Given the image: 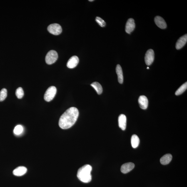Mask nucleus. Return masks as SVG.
Wrapping results in <instances>:
<instances>
[{"instance_id": "obj_1", "label": "nucleus", "mask_w": 187, "mask_h": 187, "mask_svg": "<svg viewBox=\"0 0 187 187\" xmlns=\"http://www.w3.org/2000/svg\"><path fill=\"white\" fill-rule=\"evenodd\" d=\"M79 111L77 108L71 107L68 108L60 118L59 125L63 129L71 128L75 123L79 116Z\"/></svg>"}, {"instance_id": "obj_2", "label": "nucleus", "mask_w": 187, "mask_h": 187, "mask_svg": "<svg viewBox=\"0 0 187 187\" xmlns=\"http://www.w3.org/2000/svg\"><path fill=\"white\" fill-rule=\"evenodd\" d=\"M92 169L91 166L89 165H85L79 168L77 174L78 179L83 183L89 182L91 180Z\"/></svg>"}, {"instance_id": "obj_3", "label": "nucleus", "mask_w": 187, "mask_h": 187, "mask_svg": "<svg viewBox=\"0 0 187 187\" xmlns=\"http://www.w3.org/2000/svg\"><path fill=\"white\" fill-rule=\"evenodd\" d=\"M57 88L54 86H51L47 89L44 95V99L47 102L52 101L56 94Z\"/></svg>"}, {"instance_id": "obj_4", "label": "nucleus", "mask_w": 187, "mask_h": 187, "mask_svg": "<svg viewBox=\"0 0 187 187\" xmlns=\"http://www.w3.org/2000/svg\"><path fill=\"white\" fill-rule=\"evenodd\" d=\"M58 58V54L56 51L52 50L47 53L46 57V62L48 65H51L56 62Z\"/></svg>"}, {"instance_id": "obj_5", "label": "nucleus", "mask_w": 187, "mask_h": 187, "mask_svg": "<svg viewBox=\"0 0 187 187\" xmlns=\"http://www.w3.org/2000/svg\"><path fill=\"white\" fill-rule=\"evenodd\" d=\"M48 30L51 34L57 36L61 34L62 31V29L59 24L54 23L48 26Z\"/></svg>"}, {"instance_id": "obj_6", "label": "nucleus", "mask_w": 187, "mask_h": 187, "mask_svg": "<svg viewBox=\"0 0 187 187\" xmlns=\"http://www.w3.org/2000/svg\"><path fill=\"white\" fill-rule=\"evenodd\" d=\"M155 53L153 49L148 50L145 54V63L147 66H150L154 61Z\"/></svg>"}, {"instance_id": "obj_7", "label": "nucleus", "mask_w": 187, "mask_h": 187, "mask_svg": "<svg viewBox=\"0 0 187 187\" xmlns=\"http://www.w3.org/2000/svg\"><path fill=\"white\" fill-rule=\"evenodd\" d=\"M135 28V24L134 19L130 18L128 20L126 23L125 31L128 34H131L134 31Z\"/></svg>"}, {"instance_id": "obj_8", "label": "nucleus", "mask_w": 187, "mask_h": 187, "mask_svg": "<svg viewBox=\"0 0 187 187\" xmlns=\"http://www.w3.org/2000/svg\"><path fill=\"white\" fill-rule=\"evenodd\" d=\"M79 62V59L78 57L73 56L68 60L67 66L68 68L72 69L76 67Z\"/></svg>"}, {"instance_id": "obj_9", "label": "nucleus", "mask_w": 187, "mask_h": 187, "mask_svg": "<svg viewBox=\"0 0 187 187\" xmlns=\"http://www.w3.org/2000/svg\"><path fill=\"white\" fill-rule=\"evenodd\" d=\"M155 24L161 29H164L167 28V24L164 20L160 16L155 17L154 19Z\"/></svg>"}, {"instance_id": "obj_10", "label": "nucleus", "mask_w": 187, "mask_h": 187, "mask_svg": "<svg viewBox=\"0 0 187 187\" xmlns=\"http://www.w3.org/2000/svg\"><path fill=\"white\" fill-rule=\"evenodd\" d=\"M135 166V164L132 163H125L121 166V172L123 173H127L132 171L134 168Z\"/></svg>"}, {"instance_id": "obj_11", "label": "nucleus", "mask_w": 187, "mask_h": 187, "mask_svg": "<svg viewBox=\"0 0 187 187\" xmlns=\"http://www.w3.org/2000/svg\"><path fill=\"white\" fill-rule=\"evenodd\" d=\"M187 41V34L184 35L178 40L176 44V48L177 50L181 49L184 46Z\"/></svg>"}, {"instance_id": "obj_12", "label": "nucleus", "mask_w": 187, "mask_h": 187, "mask_svg": "<svg viewBox=\"0 0 187 187\" xmlns=\"http://www.w3.org/2000/svg\"><path fill=\"white\" fill-rule=\"evenodd\" d=\"M138 103L140 108L142 109L145 110L148 107V101L147 98L146 96H141L138 99Z\"/></svg>"}, {"instance_id": "obj_13", "label": "nucleus", "mask_w": 187, "mask_h": 187, "mask_svg": "<svg viewBox=\"0 0 187 187\" xmlns=\"http://www.w3.org/2000/svg\"><path fill=\"white\" fill-rule=\"evenodd\" d=\"M118 126L123 130L126 129V118L124 114L120 115L118 118Z\"/></svg>"}, {"instance_id": "obj_14", "label": "nucleus", "mask_w": 187, "mask_h": 187, "mask_svg": "<svg viewBox=\"0 0 187 187\" xmlns=\"http://www.w3.org/2000/svg\"><path fill=\"white\" fill-rule=\"evenodd\" d=\"M27 169L24 166H19L16 168L13 171V174L15 176H22L27 172Z\"/></svg>"}, {"instance_id": "obj_15", "label": "nucleus", "mask_w": 187, "mask_h": 187, "mask_svg": "<svg viewBox=\"0 0 187 187\" xmlns=\"http://www.w3.org/2000/svg\"><path fill=\"white\" fill-rule=\"evenodd\" d=\"M116 71L118 77V82L122 84L123 82V77L122 69L120 65H117Z\"/></svg>"}, {"instance_id": "obj_16", "label": "nucleus", "mask_w": 187, "mask_h": 187, "mask_svg": "<svg viewBox=\"0 0 187 187\" xmlns=\"http://www.w3.org/2000/svg\"><path fill=\"white\" fill-rule=\"evenodd\" d=\"M172 159V156L171 154H167L162 157L160 159V162L162 164L166 165L170 163Z\"/></svg>"}, {"instance_id": "obj_17", "label": "nucleus", "mask_w": 187, "mask_h": 187, "mask_svg": "<svg viewBox=\"0 0 187 187\" xmlns=\"http://www.w3.org/2000/svg\"><path fill=\"white\" fill-rule=\"evenodd\" d=\"M139 143L140 140L138 136L136 135H133L131 138V143L133 147L134 148L137 147L139 144Z\"/></svg>"}, {"instance_id": "obj_18", "label": "nucleus", "mask_w": 187, "mask_h": 187, "mask_svg": "<svg viewBox=\"0 0 187 187\" xmlns=\"http://www.w3.org/2000/svg\"><path fill=\"white\" fill-rule=\"evenodd\" d=\"M91 86L96 90L98 94H101L103 92V88L101 85L98 82H94L92 83Z\"/></svg>"}, {"instance_id": "obj_19", "label": "nucleus", "mask_w": 187, "mask_h": 187, "mask_svg": "<svg viewBox=\"0 0 187 187\" xmlns=\"http://www.w3.org/2000/svg\"><path fill=\"white\" fill-rule=\"evenodd\" d=\"M187 88V83L186 82L180 87L175 92V95L177 96H179L184 92Z\"/></svg>"}, {"instance_id": "obj_20", "label": "nucleus", "mask_w": 187, "mask_h": 187, "mask_svg": "<svg viewBox=\"0 0 187 187\" xmlns=\"http://www.w3.org/2000/svg\"><path fill=\"white\" fill-rule=\"evenodd\" d=\"M23 131V127L21 125H18L14 128V133L16 135H19L22 133Z\"/></svg>"}, {"instance_id": "obj_21", "label": "nucleus", "mask_w": 187, "mask_h": 187, "mask_svg": "<svg viewBox=\"0 0 187 187\" xmlns=\"http://www.w3.org/2000/svg\"><path fill=\"white\" fill-rule=\"evenodd\" d=\"M7 96V90L3 88L0 91V101L2 102L6 99Z\"/></svg>"}, {"instance_id": "obj_22", "label": "nucleus", "mask_w": 187, "mask_h": 187, "mask_svg": "<svg viewBox=\"0 0 187 187\" xmlns=\"http://www.w3.org/2000/svg\"><path fill=\"white\" fill-rule=\"evenodd\" d=\"M15 94L17 97L19 99L22 98L24 95L22 88L21 87L17 88L16 90Z\"/></svg>"}, {"instance_id": "obj_23", "label": "nucleus", "mask_w": 187, "mask_h": 187, "mask_svg": "<svg viewBox=\"0 0 187 187\" xmlns=\"http://www.w3.org/2000/svg\"><path fill=\"white\" fill-rule=\"evenodd\" d=\"M96 21L102 27H104L106 26V22L102 18L99 17H96Z\"/></svg>"}, {"instance_id": "obj_24", "label": "nucleus", "mask_w": 187, "mask_h": 187, "mask_svg": "<svg viewBox=\"0 0 187 187\" xmlns=\"http://www.w3.org/2000/svg\"><path fill=\"white\" fill-rule=\"evenodd\" d=\"M93 1V0H92V1H91V0H90H90H89V1Z\"/></svg>"}, {"instance_id": "obj_25", "label": "nucleus", "mask_w": 187, "mask_h": 187, "mask_svg": "<svg viewBox=\"0 0 187 187\" xmlns=\"http://www.w3.org/2000/svg\"><path fill=\"white\" fill-rule=\"evenodd\" d=\"M147 69H149V67H147Z\"/></svg>"}]
</instances>
